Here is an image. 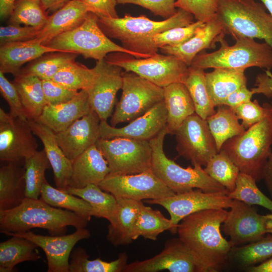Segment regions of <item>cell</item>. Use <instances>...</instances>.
Masks as SVG:
<instances>
[{"instance_id": "cell-1", "label": "cell", "mask_w": 272, "mask_h": 272, "mask_svg": "<svg viewBox=\"0 0 272 272\" xmlns=\"http://www.w3.org/2000/svg\"><path fill=\"white\" fill-rule=\"evenodd\" d=\"M228 211L210 209L192 214L178 225L179 238L191 254L197 272H215L225 264L233 246L221 234Z\"/></svg>"}, {"instance_id": "cell-2", "label": "cell", "mask_w": 272, "mask_h": 272, "mask_svg": "<svg viewBox=\"0 0 272 272\" xmlns=\"http://www.w3.org/2000/svg\"><path fill=\"white\" fill-rule=\"evenodd\" d=\"M193 18L192 14L178 9L173 16L160 21L145 15L133 17L126 14L122 18L98 17V24L108 37L119 40L123 47L140 58H146L158 53L159 49L153 42L155 35L172 28L187 26L193 22Z\"/></svg>"}, {"instance_id": "cell-3", "label": "cell", "mask_w": 272, "mask_h": 272, "mask_svg": "<svg viewBox=\"0 0 272 272\" xmlns=\"http://www.w3.org/2000/svg\"><path fill=\"white\" fill-rule=\"evenodd\" d=\"M91 218L52 207L41 198L26 197L13 209L0 211V231L24 232L35 228L47 230L51 235H64L67 226L86 228Z\"/></svg>"}, {"instance_id": "cell-4", "label": "cell", "mask_w": 272, "mask_h": 272, "mask_svg": "<svg viewBox=\"0 0 272 272\" xmlns=\"http://www.w3.org/2000/svg\"><path fill=\"white\" fill-rule=\"evenodd\" d=\"M272 110L242 133L227 140L221 150L238 168L256 181L262 179L263 170L271 152Z\"/></svg>"}, {"instance_id": "cell-5", "label": "cell", "mask_w": 272, "mask_h": 272, "mask_svg": "<svg viewBox=\"0 0 272 272\" xmlns=\"http://www.w3.org/2000/svg\"><path fill=\"white\" fill-rule=\"evenodd\" d=\"M168 134L166 126L154 138L149 141L152 149L151 170L175 193L193 189L206 192H217L227 190L212 178L202 166L194 165L182 167L165 155L164 141Z\"/></svg>"}, {"instance_id": "cell-6", "label": "cell", "mask_w": 272, "mask_h": 272, "mask_svg": "<svg viewBox=\"0 0 272 272\" xmlns=\"http://www.w3.org/2000/svg\"><path fill=\"white\" fill-rule=\"evenodd\" d=\"M255 0H219L217 19L225 34L264 40L272 48V16Z\"/></svg>"}, {"instance_id": "cell-7", "label": "cell", "mask_w": 272, "mask_h": 272, "mask_svg": "<svg viewBox=\"0 0 272 272\" xmlns=\"http://www.w3.org/2000/svg\"><path fill=\"white\" fill-rule=\"evenodd\" d=\"M220 39V48L210 53L204 50L194 57L191 65L203 70L228 68L245 70L257 67L270 71L272 69V48L266 42L258 43L254 39L240 37L235 43L229 45L224 39Z\"/></svg>"}, {"instance_id": "cell-8", "label": "cell", "mask_w": 272, "mask_h": 272, "mask_svg": "<svg viewBox=\"0 0 272 272\" xmlns=\"http://www.w3.org/2000/svg\"><path fill=\"white\" fill-rule=\"evenodd\" d=\"M44 45L57 50L81 55L85 59L100 60L112 52H122L140 58L135 53L111 41L102 31L98 24V17L89 12L78 27L62 33Z\"/></svg>"}, {"instance_id": "cell-9", "label": "cell", "mask_w": 272, "mask_h": 272, "mask_svg": "<svg viewBox=\"0 0 272 272\" xmlns=\"http://www.w3.org/2000/svg\"><path fill=\"white\" fill-rule=\"evenodd\" d=\"M105 59L162 88L175 83H184L189 71V66L170 54L157 53L146 58H137L125 53L112 52Z\"/></svg>"}, {"instance_id": "cell-10", "label": "cell", "mask_w": 272, "mask_h": 272, "mask_svg": "<svg viewBox=\"0 0 272 272\" xmlns=\"http://www.w3.org/2000/svg\"><path fill=\"white\" fill-rule=\"evenodd\" d=\"M122 94L110 119V125L130 122L164 100L163 88L131 72L122 73Z\"/></svg>"}, {"instance_id": "cell-11", "label": "cell", "mask_w": 272, "mask_h": 272, "mask_svg": "<svg viewBox=\"0 0 272 272\" xmlns=\"http://www.w3.org/2000/svg\"><path fill=\"white\" fill-rule=\"evenodd\" d=\"M96 145L106 159L110 174H132L151 170L149 141L123 137L100 138Z\"/></svg>"}, {"instance_id": "cell-12", "label": "cell", "mask_w": 272, "mask_h": 272, "mask_svg": "<svg viewBox=\"0 0 272 272\" xmlns=\"http://www.w3.org/2000/svg\"><path fill=\"white\" fill-rule=\"evenodd\" d=\"M174 134L179 156L190 161L193 166H205L218 153L207 120L196 113L188 116Z\"/></svg>"}, {"instance_id": "cell-13", "label": "cell", "mask_w": 272, "mask_h": 272, "mask_svg": "<svg viewBox=\"0 0 272 272\" xmlns=\"http://www.w3.org/2000/svg\"><path fill=\"white\" fill-rule=\"evenodd\" d=\"M227 190L217 192H206L199 189L156 199L146 200V203L158 205L169 213L172 224L178 225L185 217L198 212L210 209L230 208L233 199Z\"/></svg>"}, {"instance_id": "cell-14", "label": "cell", "mask_w": 272, "mask_h": 272, "mask_svg": "<svg viewBox=\"0 0 272 272\" xmlns=\"http://www.w3.org/2000/svg\"><path fill=\"white\" fill-rule=\"evenodd\" d=\"M99 186L117 198L138 201L159 199L175 194L151 170L132 174L109 173Z\"/></svg>"}, {"instance_id": "cell-15", "label": "cell", "mask_w": 272, "mask_h": 272, "mask_svg": "<svg viewBox=\"0 0 272 272\" xmlns=\"http://www.w3.org/2000/svg\"><path fill=\"white\" fill-rule=\"evenodd\" d=\"M28 120L14 117L0 108V160L24 162L37 151L38 144Z\"/></svg>"}, {"instance_id": "cell-16", "label": "cell", "mask_w": 272, "mask_h": 272, "mask_svg": "<svg viewBox=\"0 0 272 272\" xmlns=\"http://www.w3.org/2000/svg\"><path fill=\"white\" fill-rule=\"evenodd\" d=\"M96 76L86 91L90 106L100 120L111 116L118 91L123 84L122 69L108 63L104 59L97 60L94 67Z\"/></svg>"}, {"instance_id": "cell-17", "label": "cell", "mask_w": 272, "mask_h": 272, "mask_svg": "<svg viewBox=\"0 0 272 272\" xmlns=\"http://www.w3.org/2000/svg\"><path fill=\"white\" fill-rule=\"evenodd\" d=\"M1 233L26 238L40 247L46 257L47 272H69L70 257L75 245L91 236L89 230L86 228L77 229L70 234L57 236L41 235L30 231L17 233L4 231Z\"/></svg>"}, {"instance_id": "cell-18", "label": "cell", "mask_w": 272, "mask_h": 272, "mask_svg": "<svg viewBox=\"0 0 272 272\" xmlns=\"http://www.w3.org/2000/svg\"><path fill=\"white\" fill-rule=\"evenodd\" d=\"M230 209L221 227L233 247L255 241L267 234L264 215L251 206L233 199Z\"/></svg>"}, {"instance_id": "cell-19", "label": "cell", "mask_w": 272, "mask_h": 272, "mask_svg": "<svg viewBox=\"0 0 272 272\" xmlns=\"http://www.w3.org/2000/svg\"><path fill=\"white\" fill-rule=\"evenodd\" d=\"M197 272L190 252L179 238L166 241L162 251L144 260H137L126 265L123 272Z\"/></svg>"}, {"instance_id": "cell-20", "label": "cell", "mask_w": 272, "mask_h": 272, "mask_svg": "<svg viewBox=\"0 0 272 272\" xmlns=\"http://www.w3.org/2000/svg\"><path fill=\"white\" fill-rule=\"evenodd\" d=\"M167 118V111L163 100L144 115L121 127L112 126L107 120H100V138L110 139L123 137L149 141L166 126Z\"/></svg>"}, {"instance_id": "cell-21", "label": "cell", "mask_w": 272, "mask_h": 272, "mask_svg": "<svg viewBox=\"0 0 272 272\" xmlns=\"http://www.w3.org/2000/svg\"><path fill=\"white\" fill-rule=\"evenodd\" d=\"M100 119L92 109L66 129L55 133L58 144L72 161L100 139Z\"/></svg>"}, {"instance_id": "cell-22", "label": "cell", "mask_w": 272, "mask_h": 272, "mask_svg": "<svg viewBox=\"0 0 272 272\" xmlns=\"http://www.w3.org/2000/svg\"><path fill=\"white\" fill-rule=\"evenodd\" d=\"M34 133L44 146V150L52 169L56 187L62 190L69 185L73 161L69 159L56 141L55 133L37 120H28Z\"/></svg>"}, {"instance_id": "cell-23", "label": "cell", "mask_w": 272, "mask_h": 272, "mask_svg": "<svg viewBox=\"0 0 272 272\" xmlns=\"http://www.w3.org/2000/svg\"><path fill=\"white\" fill-rule=\"evenodd\" d=\"M91 110L88 93L82 90L67 102L47 105L37 121L57 133L66 129Z\"/></svg>"}, {"instance_id": "cell-24", "label": "cell", "mask_w": 272, "mask_h": 272, "mask_svg": "<svg viewBox=\"0 0 272 272\" xmlns=\"http://www.w3.org/2000/svg\"><path fill=\"white\" fill-rule=\"evenodd\" d=\"M143 205L142 201L117 198L114 209L108 220L109 224L106 235L107 240L113 245L119 246L132 242L134 226Z\"/></svg>"}, {"instance_id": "cell-25", "label": "cell", "mask_w": 272, "mask_h": 272, "mask_svg": "<svg viewBox=\"0 0 272 272\" xmlns=\"http://www.w3.org/2000/svg\"><path fill=\"white\" fill-rule=\"evenodd\" d=\"M225 35L223 25L216 18L205 23L186 42L177 46H165L159 49L165 54L176 56L190 66L197 54L206 49L215 48L216 43Z\"/></svg>"}, {"instance_id": "cell-26", "label": "cell", "mask_w": 272, "mask_h": 272, "mask_svg": "<svg viewBox=\"0 0 272 272\" xmlns=\"http://www.w3.org/2000/svg\"><path fill=\"white\" fill-rule=\"evenodd\" d=\"M109 173L108 163L95 144L73 161L69 186L83 188L90 184L99 185Z\"/></svg>"}, {"instance_id": "cell-27", "label": "cell", "mask_w": 272, "mask_h": 272, "mask_svg": "<svg viewBox=\"0 0 272 272\" xmlns=\"http://www.w3.org/2000/svg\"><path fill=\"white\" fill-rule=\"evenodd\" d=\"M89 12H91L90 9L80 1L71 0L49 16L36 39L44 45L53 38L80 26Z\"/></svg>"}, {"instance_id": "cell-28", "label": "cell", "mask_w": 272, "mask_h": 272, "mask_svg": "<svg viewBox=\"0 0 272 272\" xmlns=\"http://www.w3.org/2000/svg\"><path fill=\"white\" fill-rule=\"evenodd\" d=\"M58 51L46 46L36 38L28 41L15 42L1 45L0 72L18 75L26 63L44 53Z\"/></svg>"}, {"instance_id": "cell-29", "label": "cell", "mask_w": 272, "mask_h": 272, "mask_svg": "<svg viewBox=\"0 0 272 272\" xmlns=\"http://www.w3.org/2000/svg\"><path fill=\"white\" fill-rule=\"evenodd\" d=\"M164 102L167 111L168 134H174L183 122L195 112V107L184 83H175L163 88Z\"/></svg>"}, {"instance_id": "cell-30", "label": "cell", "mask_w": 272, "mask_h": 272, "mask_svg": "<svg viewBox=\"0 0 272 272\" xmlns=\"http://www.w3.org/2000/svg\"><path fill=\"white\" fill-rule=\"evenodd\" d=\"M7 163L0 168V211L17 207L26 197L24 164Z\"/></svg>"}, {"instance_id": "cell-31", "label": "cell", "mask_w": 272, "mask_h": 272, "mask_svg": "<svg viewBox=\"0 0 272 272\" xmlns=\"http://www.w3.org/2000/svg\"><path fill=\"white\" fill-rule=\"evenodd\" d=\"M206 73L205 79L209 94L215 106L224 105L227 97L237 89L246 86L244 70L216 68Z\"/></svg>"}, {"instance_id": "cell-32", "label": "cell", "mask_w": 272, "mask_h": 272, "mask_svg": "<svg viewBox=\"0 0 272 272\" xmlns=\"http://www.w3.org/2000/svg\"><path fill=\"white\" fill-rule=\"evenodd\" d=\"M12 82L19 93L27 119L38 120L48 104L42 80L34 76L19 74Z\"/></svg>"}, {"instance_id": "cell-33", "label": "cell", "mask_w": 272, "mask_h": 272, "mask_svg": "<svg viewBox=\"0 0 272 272\" xmlns=\"http://www.w3.org/2000/svg\"><path fill=\"white\" fill-rule=\"evenodd\" d=\"M38 246L26 238L16 236L0 243V271L13 272L17 264L25 261H36L40 255Z\"/></svg>"}, {"instance_id": "cell-34", "label": "cell", "mask_w": 272, "mask_h": 272, "mask_svg": "<svg viewBox=\"0 0 272 272\" xmlns=\"http://www.w3.org/2000/svg\"><path fill=\"white\" fill-rule=\"evenodd\" d=\"M206 120L218 152L227 140L245 130L232 109L225 105L218 106V110Z\"/></svg>"}, {"instance_id": "cell-35", "label": "cell", "mask_w": 272, "mask_h": 272, "mask_svg": "<svg viewBox=\"0 0 272 272\" xmlns=\"http://www.w3.org/2000/svg\"><path fill=\"white\" fill-rule=\"evenodd\" d=\"M167 230L174 234L177 233V229L160 211L144 205L137 218L132 238L134 241L142 236L156 241L159 235Z\"/></svg>"}, {"instance_id": "cell-36", "label": "cell", "mask_w": 272, "mask_h": 272, "mask_svg": "<svg viewBox=\"0 0 272 272\" xmlns=\"http://www.w3.org/2000/svg\"><path fill=\"white\" fill-rule=\"evenodd\" d=\"M87 251L81 247L73 249L69 260V272H123L127 264L126 252L118 254L116 259L106 261L100 258L89 259Z\"/></svg>"}, {"instance_id": "cell-37", "label": "cell", "mask_w": 272, "mask_h": 272, "mask_svg": "<svg viewBox=\"0 0 272 272\" xmlns=\"http://www.w3.org/2000/svg\"><path fill=\"white\" fill-rule=\"evenodd\" d=\"M78 55L66 51L47 52L28 63L19 74L34 76L41 80H52L58 71L75 61Z\"/></svg>"}, {"instance_id": "cell-38", "label": "cell", "mask_w": 272, "mask_h": 272, "mask_svg": "<svg viewBox=\"0 0 272 272\" xmlns=\"http://www.w3.org/2000/svg\"><path fill=\"white\" fill-rule=\"evenodd\" d=\"M205 70L189 66L188 75L184 82L192 98L195 112L204 119L213 114L216 110L207 90Z\"/></svg>"}, {"instance_id": "cell-39", "label": "cell", "mask_w": 272, "mask_h": 272, "mask_svg": "<svg viewBox=\"0 0 272 272\" xmlns=\"http://www.w3.org/2000/svg\"><path fill=\"white\" fill-rule=\"evenodd\" d=\"M23 164L25 168L26 197L39 198L43 184L46 180L45 171L50 166L44 150H37L25 158Z\"/></svg>"}, {"instance_id": "cell-40", "label": "cell", "mask_w": 272, "mask_h": 272, "mask_svg": "<svg viewBox=\"0 0 272 272\" xmlns=\"http://www.w3.org/2000/svg\"><path fill=\"white\" fill-rule=\"evenodd\" d=\"M40 198L52 207L63 209L90 218L92 216L95 217L93 207L87 201L52 187L46 180L43 184Z\"/></svg>"}, {"instance_id": "cell-41", "label": "cell", "mask_w": 272, "mask_h": 272, "mask_svg": "<svg viewBox=\"0 0 272 272\" xmlns=\"http://www.w3.org/2000/svg\"><path fill=\"white\" fill-rule=\"evenodd\" d=\"M63 191L85 200L93 207L95 217L107 220L117 202V198L113 194L104 191L99 185L93 184H88L83 188L68 186Z\"/></svg>"}, {"instance_id": "cell-42", "label": "cell", "mask_w": 272, "mask_h": 272, "mask_svg": "<svg viewBox=\"0 0 272 272\" xmlns=\"http://www.w3.org/2000/svg\"><path fill=\"white\" fill-rule=\"evenodd\" d=\"M244 245L234 246L230 254L240 264L249 267L260 263L272 256V234Z\"/></svg>"}, {"instance_id": "cell-43", "label": "cell", "mask_w": 272, "mask_h": 272, "mask_svg": "<svg viewBox=\"0 0 272 272\" xmlns=\"http://www.w3.org/2000/svg\"><path fill=\"white\" fill-rule=\"evenodd\" d=\"M40 0H15L9 24L30 26L41 29L48 19Z\"/></svg>"}, {"instance_id": "cell-44", "label": "cell", "mask_w": 272, "mask_h": 272, "mask_svg": "<svg viewBox=\"0 0 272 272\" xmlns=\"http://www.w3.org/2000/svg\"><path fill=\"white\" fill-rule=\"evenodd\" d=\"M96 73L94 67L89 69L76 61L62 67L52 80L76 91H87L92 85Z\"/></svg>"}, {"instance_id": "cell-45", "label": "cell", "mask_w": 272, "mask_h": 272, "mask_svg": "<svg viewBox=\"0 0 272 272\" xmlns=\"http://www.w3.org/2000/svg\"><path fill=\"white\" fill-rule=\"evenodd\" d=\"M204 170L229 192L234 189L240 171L222 150H220L208 161Z\"/></svg>"}, {"instance_id": "cell-46", "label": "cell", "mask_w": 272, "mask_h": 272, "mask_svg": "<svg viewBox=\"0 0 272 272\" xmlns=\"http://www.w3.org/2000/svg\"><path fill=\"white\" fill-rule=\"evenodd\" d=\"M256 182L250 175L240 172L235 187L232 191L228 192V195L233 199L241 201L250 206H259L272 212V199L260 190Z\"/></svg>"}, {"instance_id": "cell-47", "label": "cell", "mask_w": 272, "mask_h": 272, "mask_svg": "<svg viewBox=\"0 0 272 272\" xmlns=\"http://www.w3.org/2000/svg\"><path fill=\"white\" fill-rule=\"evenodd\" d=\"M205 23L196 21L182 27L172 28L155 35V45L160 49L165 46H177L190 39Z\"/></svg>"}, {"instance_id": "cell-48", "label": "cell", "mask_w": 272, "mask_h": 272, "mask_svg": "<svg viewBox=\"0 0 272 272\" xmlns=\"http://www.w3.org/2000/svg\"><path fill=\"white\" fill-rule=\"evenodd\" d=\"M219 0H177L175 6L192 14L196 21L207 23L217 18Z\"/></svg>"}, {"instance_id": "cell-49", "label": "cell", "mask_w": 272, "mask_h": 272, "mask_svg": "<svg viewBox=\"0 0 272 272\" xmlns=\"http://www.w3.org/2000/svg\"><path fill=\"white\" fill-rule=\"evenodd\" d=\"M242 125L246 129L257 123L267 116L271 111L270 104L264 103L261 106L255 99L244 102L232 108Z\"/></svg>"}, {"instance_id": "cell-50", "label": "cell", "mask_w": 272, "mask_h": 272, "mask_svg": "<svg viewBox=\"0 0 272 272\" xmlns=\"http://www.w3.org/2000/svg\"><path fill=\"white\" fill-rule=\"evenodd\" d=\"M0 91L9 108V113L14 117L28 120L25 116L21 100L16 87L0 72Z\"/></svg>"}, {"instance_id": "cell-51", "label": "cell", "mask_w": 272, "mask_h": 272, "mask_svg": "<svg viewBox=\"0 0 272 272\" xmlns=\"http://www.w3.org/2000/svg\"><path fill=\"white\" fill-rule=\"evenodd\" d=\"M40 29L30 26L9 24L0 27V45L36 38Z\"/></svg>"}, {"instance_id": "cell-52", "label": "cell", "mask_w": 272, "mask_h": 272, "mask_svg": "<svg viewBox=\"0 0 272 272\" xmlns=\"http://www.w3.org/2000/svg\"><path fill=\"white\" fill-rule=\"evenodd\" d=\"M177 0H117V4H133L149 10L154 15L168 19L177 12Z\"/></svg>"}, {"instance_id": "cell-53", "label": "cell", "mask_w": 272, "mask_h": 272, "mask_svg": "<svg viewBox=\"0 0 272 272\" xmlns=\"http://www.w3.org/2000/svg\"><path fill=\"white\" fill-rule=\"evenodd\" d=\"M42 84L45 99L49 105L67 102L79 92L69 89L53 80H42Z\"/></svg>"}, {"instance_id": "cell-54", "label": "cell", "mask_w": 272, "mask_h": 272, "mask_svg": "<svg viewBox=\"0 0 272 272\" xmlns=\"http://www.w3.org/2000/svg\"><path fill=\"white\" fill-rule=\"evenodd\" d=\"M87 6L91 12L98 17L118 18L116 10L117 0H79Z\"/></svg>"}, {"instance_id": "cell-55", "label": "cell", "mask_w": 272, "mask_h": 272, "mask_svg": "<svg viewBox=\"0 0 272 272\" xmlns=\"http://www.w3.org/2000/svg\"><path fill=\"white\" fill-rule=\"evenodd\" d=\"M253 91L246 86L241 87L230 94L226 99L224 105L231 108H234L244 102L251 100Z\"/></svg>"}, {"instance_id": "cell-56", "label": "cell", "mask_w": 272, "mask_h": 272, "mask_svg": "<svg viewBox=\"0 0 272 272\" xmlns=\"http://www.w3.org/2000/svg\"><path fill=\"white\" fill-rule=\"evenodd\" d=\"M262 179L272 198V151L265 164Z\"/></svg>"}, {"instance_id": "cell-57", "label": "cell", "mask_w": 272, "mask_h": 272, "mask_svg": "<svg viewBox=\"0 0 272 272\" xmlns=\"http://www.w3.org/2000/svg\"><path fill=\"white\" fill-rule=\"evenodd\" d=\"M47 12L54 13L71 0H40Z\"/></svg>"}, {"instance_id": "cell-58", "label": "cell", "mask_w": 272, "mask_h": 272, "mask_svg": "<svg viewBox=\"0 0 272 272\" xmlns=\"http://www.w3.org/2000/svg\"><path fill=\"white\" fill-rule=\"evenodd\" d=\"M246 269L249 272H272V256L258 265L247 267Z\"/></svg>"}, {"instance_id": "cell-59", "label": "cell", "mask_w": 272, "mask_h": 272, "mask_svg": "<svg viewBox=\"0 0 272 272\" xmlns=\"http://www.w3.org/2000/svg\"><path fill=\"white\" fill-rule=\"evenodd\" d=\"M15 0H0V16L2 20L9 18Z\"/></svg>"}, {"instance_id": "cell-60", "label": "cell", "mask_w": 272, "mask_h": 272, "mask_svg": "<svg viewBox=\"0 0 272 272\" xmlns=\"http://www.w3.org/2000/svg\"><path fill=\"white\" fill-rule=\"evenodd\" d=\"M266 233L272 234V213L264 215Z\"/></svg>"}, {"instance_id": "cell-61", "label": "cell", "mask_w": 272, "mask_h": 272, "mask_svg": "<svg viewBox=\"0 0 272 272\" xmlns=\"http://www.w3.org/2000/svg\"><path fill=\"white\" fill-rule=\"evenodd\" d=\"M272 16V0H259Z\"/></svg>"}, {"instance_id": "cell-62", "label": "cell", "mask_w": 272, "mask_h": 272, "mask_svg": "<svg viewBox=\"0 0 272 272\" xmlns=\"http://www.w3.org/2000/svg\"><path fill=\"white\" fill-rule=\"evenodd\" d=\"M270 93L271 95L272 96V80L270 82Z\"/></svg>"}, {"instance_id": "cell-63", "label": "cell", "mask_w": 272, "mask_h": 272, "mask_svg": "<svg viewBox=\"0 0 272 272\" xmlns=\"http://www.w3.org/2000/svg\"><path fill=\"white\" fill-rule=\"evenodd\" d=\"M270 104L271 109V110H272V101H271V103Z\"/></svg>"}]
</instances>
